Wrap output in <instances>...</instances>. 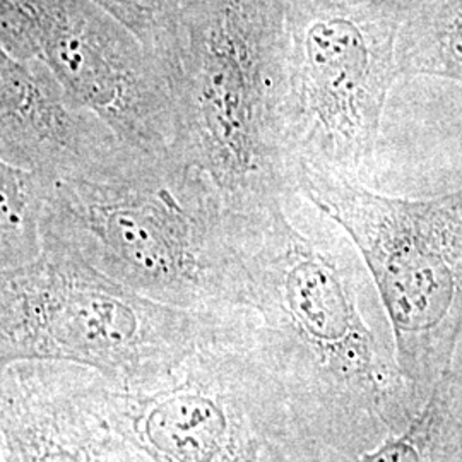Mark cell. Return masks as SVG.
Returning a JSON list of instances; mask_svg holds the SVG:
<instances>
[{
    "instance_id": "obj_2",
    "label": "cell",
    "mask_w": 462,
    "mask_h": 462,
    "mask_svg": "<svg viewBox=\"0 0 462 462\" xmlns=\"http://www.w3.org/2000/svg\"><path fill=\"white\" fill-rule=\"evenodd\" d=\"M42 235L168 307L219 315L238 297L235 213L171 148L125 146L97 170L55 182Z\"/></svg>"
},
{
    "instance_id": "obj_9",
    "label": "cell",
    "mask_w": 462,
    "mask_h": 462,
    "mask_svg": "<svg viewBox=\"0 0 462 462\" xmlns=\"http://www.w3.org/2000/svg\"><path fill=\"white\" fill-rule=\"evenodd\" d=\"M114 382L60 362L0 374V462H135L114 425Z\"/></svg>"
},
{
    "instance_id": "obj_11",
    "label": "cell",
    "mask_w": 462,
    "mask_h": 462,
    "mask_svg": "<svg viewBox=\"0 0 462 462\" xmlns=\"http://www.w3.org/2000/svg\"><path fill=\"white\" fill-rule=\"evenodd\" d=\"M264 462H290L276 448ZM355 462H462V375L456 368L440 380L411 423L391 433Z\"/></svg>"
},
{
    "instance_id": "obj_12",
    "label": "cell",
    "mask_w": 462,
    "mask_h": 462,
    "mask_svg": "<svg viewBox=\"0 0 462 462\" xmlns=\"http://www.w3.org/2000/svg\"><path fill=\"white\" fill-rule=\"evenodd\" d=\"M401 78L462 86V0H418L406 9L397 43Z\"/></svg>"
},
{
    "instance_id": "obj_8",
    "label": "cell",
    "mask_w": 462,
    "mask_h": 462,
    "mask_svg": "<svg viewBox=\"0 0 462 462\" xmlns=\"http://www.w3.org/2000/svg\"><path fill=\"white\" fill-rule=\"evenodd\" d=\"M0 51L49 67L70 101L129 148H171L173 86L144 45L88 0H0Z\"/></svg>"
},
{
    "instance_id": "obj_13",
    "label": "cell",
    "mask_w": 462,
    "mask_h": 462,
    "mask_svg": "<svg viewBox=\"0 0 462 462\" xmlns=\"http://www.w3.org/2000/svg\"><path fill=\"white\" fill-rule=\"evenodd\" d=\"M53 180L42 171L0 162V273L34 263L43 252V219Z\"/></svg>"
},
{
    "instance_id": "obj_3",
    "label": "cell",
    "mask_w": 462,
    "mask_h": 462,
    "mask_svg": "<svg viewBox=\"0 0 462 462\" xmlns=\"http://www.w3.org/2000/svg\"><path fill=\"white\" fill-rule=\"evenodd\" d=\"M171 149L211 179L235 213L295 196L286 139V0H182Z\"/></svg>"
},
{
    "instance_id": "obj_6",
    "label": "cell",
    "mask_w": 462,
    "mask_h": 462,
    "mask_svg": "<svg viewBox=\"0 0 462 462\" xmlns=\"http://www.w3.org/2000/svg\"><path fill=\"white\" fill-rule=\"evenodd\" d=\"M286 139L298 170L365 182L389 97L401 79L406 9L382 0H286Z\"/></svg>"
},
{
    "instance_id": "obj_5",
    "label": "cell",
    "mask_w": 462,
    "mask_h": 462,
    "mask_svg": "<svg viewBox=\"0 0 462 462\" xmlns=\"http://www.w3.org/2000/svg\"><path fill=\"white\" fill-rule=\"evenodd\" d=\"M298 196L349 236L389 319L420 408L454 370L462 334V189L442 198L385 196L365 182L298 170Z\"/></svg>"
},
{
    "instance_id": "obj_15",
    "label": "cell",
    "mask_w": 462,
    "mask_h": 462,
    "mask_svg": "<svg viewBox=\"0 0 462 462\" xmlns=\"http://www.w3.org/2000/svg\"><path fill=\"white\" fill-rule=\"evenodd\" d=\"M382 2L396 4V5H399V7H404V9H408L410 5H413L414 2H418V0H382Z\"/></svg>"
},
{
    "instance_id": "obj_10",
    "label": "cell",
    "mask_w": 462,
    "mask_h": 462,
    "mask_svg": "<svg viewBox=\"0 0 462 462\" xmlns=\"http://www.w3.org/2000/svg\"><path fill=\"white\" fill-rule=\"evenodd\" d=\"M125 148L98 116L74 105L38 60L0 51V162L76 179Z\"/></svg>"
},
{
    "instance_id": "obj_4",
    "label": "cell",
    "mask_w": 462,
    "mask_h": 462,
    "mask_svg": "<svg viewBox=\"0 0 462 462\" xmlns=\"http://www.w3.org/2000/svg\"><path fill=\"white\" fill-rule=\"evenodd\" d=\"M217 315L144 297L76 252L43 240L42 255L0 278V368L60 362L97 370L118 387L162 379L190 356Z\"/></svg>"
},
{
    "instance_id": "obj_7",
    "label": "cell",
    "mask_w": 462,
    "mask_h": 462,
    "mask_svg": "<svg viewBox=\"0 0 462 462\" xmlns=\"http://www.w3.org/2000/svg\"><path fill=\"white\" fill-rule=\"evenodd\" d=\"M110 413L135 462H264L280 446L276 394L223 315L165 377L114 383Z\"/></svg>"
},
{
    "instance_id": "obj_14",
    "label": "cell",
    "mask_w": 462,
    "mask_h": 462,
    "mask_svg": "<svg viewBox=\"0 0 462 462\" xmlns=\"http://www.w3.org/2000/svg\"><path fill=\"white\" fill-rule=\"evenodd\" d=\"M144 45L165 67L171 86L182 59V0H88Z\"/></svg>"
},
{
    "instance_id": "obj_1",
    "label": "cell",
    "mask_w": 462,
    "mask_h": 462,
    "mask_svg": "<svg viewBox=\"0 0 462 462\" xmlns=\"http://www.w3.org/2000/svg\"><path fill=\"white\" fill-rule=\"evenodd\" d=\"M303 202L235 213L240 286L223 319L276 394V450L290 462H355L421 408L362 255Z\"/></svg>"
}]
</instances>
